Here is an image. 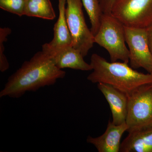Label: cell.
<instances>
[{"label":"cell","instance_id":"e0dca14e","mask_svg":"<svg viewBox=\"0 0 152 152\" xmlns=\"http://www.w3.org/2000/svg\"><path fill=\"white\" fill-rule=\"evenodd\" d=\"M102 12L104 14L111 13L112 10L116 0H99Z\"/></svg>","mask_w":152,"mask_h":152},{"label":"cell","instance_id":"52a82bcc","mask_svg":"<svg viewBox=\"0 0 152 152\" xmlns=\"http://www.w3.org/2000/svg\"><path fill=\"white\" fill-rule=\"evenodd\" d=\"M124 27L131 67L134 69L142 68L148 73H152V55L148 43L146 29Z\"/></svg>","mask_w":152,"mask_h":152},{"label":"cell","instance_id":"5bb4252c","mask_svg":"<svg viewBox=\"0 0 152 152\" xmlns=\"http://www.w3.org/2000/svg\"><path fill=\"white\" fill-rule=\"evenodd\" d=\"M82 4L89 18L91 30L94 36L96 35L100 26L103 13L99 0H82Z\"/></svg>","mask_w":152,"mask_h":152},{"label":"cell","instance_id":"2e32d148","mask_svg":"<svg viewBox=\"0 0 152 152\" xmlns=\"http://www.w3.org/2000/svg\"><path fill=\"white\" fill-rule=\"evenodd\" d=\"M11 33L12 30L10 28H0V71L2 72H6L10 68V64L4 53L5 48L4 43Z\"/></svg>","mask_w":152,"mask_h":152},{"label":"cell","instance_id":"9c48e42d","mask_svg":"<svg viewBox=\"0 0 152 152\" xmlns=\"http://www.w3.org/2000/svg\"><path fill=\"white\" fill-rule=\"evenodd\" d=\"M128 129L126 122L117 125L109 121L102 135L97 137L88 136L87 142L94 146L99 152H120L121 139Z\"/></svg>","mask_w":152,"mask_h":152},{"label":"cell","instance_id":"5b68a950","mask_svg":"<svg viewBox=\"0 0 152 152\" xmlns=\"http://www.w3.org/2000/svg\"><path fill=\"white\" fill-rule=\"evenodd\" d=\"M66 18L72 40V46L84 57L92 48L94 36L88 28L83 11L82 0H66Z\"/></svg>","mask_w":152,"mask_h":152},{"label":"cell","instance_id":"7a4b0ae2","mask_svg":"<svg viewBox=\"0 0 152 152\" xmlns=\"http://www.w3.org/2000/svg\"><path fill=\"white\" fill-rule=\"evenodd\" d=\"M128 64L109 62L99 55L93 54L90 63L93 72L87 79L93 83L111 86L127 96L142 86L152 84V73L140 72Z\"/></svg>","mask_w":152,"mask_h":152},{"label":"cell","instance_id":"8992f818","mask_svg":"<svg viewBox=\"0 0 152 152\" xmlns=\"http://www.w3.org/2000/svg\"><path fill=\"white\" fill-rule=\"evenodd\" d=\"M111 14L124 26L146 28L152 24V0H116Z\"/></svg>","mask_w":152,"mask_h":152},{"label":"cell","instance_id":"6da1fadb","mask_svg":"<svg viewBox=\"0 0 152 152\" xmlns=\"http://www.w3.org/2000/svg\"><path fill=\"white\" fill-rule=\"evenodd\" d=\"M66 75L42 51L38 52L9 77L0 92V98L18 99L27 92L37 91L43 87L55 85Z\"/></svg>","mask_w":152,"mask_h":152},{"label":"cell","instance_id":"8fae6325","mask_svg":"<svg viewBox=\"0 0 152 152\" xmlns=\"http://www.w3.org/2000/svg\"><path fill=\"white\" fill-rule=\"evenodd\" d=\"M120 152H152V126L129 132L121 143Z\"/></svg>","mask_w":152,"mask_h":152},{"label":"cell","instance_id":"30bf717a","mask_svg":"<svg viewBox=\"0 0 152 152\" xmlns=\"http://www.w3.org/2000/svg\"><path fill=\"white\" fill-rule=\"evenodd\" d=\"M97 87L110 105L113 116L112 122L117 125L126 122L127 113V95L107 84L99 83Z\"/></svg>","mask_w":152,"mask_h":152},{"label":"cell","instance_id":"ac0fdd59","mask_svg":"<svg viewBox=\"0 0 152 152\" xmlns=\"http://www.w3.org/2000/svg\"><path fill=\"white\" fill-rule=\"evenodd\" d=\"M146 29L148 43L150 51L152 55V24L147 27Z\"/></svg>","mask_w":152,"mask_h":152},{"label":"cell","instance_id":"3957f363","mask_svg":"<svg viewBox=\"0 0 152 152\" xmlns=\"http://www.w3.org/2000/svg\"><path fill=\"white\" fill-rule=\"evenodd\" d=\"M94 42L108 52L111 61H129L124 26L111 13L102 15L100 26L94 35Z\"/></svg>","mask_w":152,"mask_h":152},{"label":"cell","instance_id":"ba28073f","mask_svg":"<svg viewBox=\"0 0 152 152\" xmlns=\"http://www.w3.org/2000/svg\"><path fill=\"white\" fill-rule=\"evenodd\" d=\"M42 51L61 69L69 68L79 70H92L91 66L85 61L81 53L72 45L53 49L45 44L42 46Z\"/></svg>","mask_w":152,"mask_h":152},{"label":"cell","instance_id":"7c38bea8","mask_svg":"<svg viewBox=\"0 0 152 152\" xmlns=\"http://www.w3.org/2000/svg\"><path fill=\"white\" fill-rule=\"evenodd\" d=\"M66 0H58L59 17L54 27V37L48 43L50 48L58 49L72 45V40L66 20Z\"/></svg>","mask_w":152,"mask_h":152},{"label":"cell","instance_id":"277c9868","mask_svg":"<svg viewBox=\"0 0 152 152\" xmlns=\"http://www.w3.org/2000/svg\"><path fill=\"white\" fill-rule=\"evenodd\" d=\"M128 96L127 132L152 126V84L144 85Z\"/></svg>","mask_w":152,"mask_h":152},{"label":"cell","instance_id":"9a60e30c","mask_svg":"<svg viewBox=\"0 0 152 152\" xmlns=\"http://www.w3.org/2000/svg\"><path fill=\"white\" fill-rule=\"evenodd\" d=\"M26 0H0V8L4 10L17 15H25Z\"/></svg>","mask_w":152,"mask_h":152},{"label":"cell","instance_id":"4fadbf2b","mask_svg":"<svg viewBox=\"0 0 152 152\" xmlns=\"http://www.w3.org/2000/svg\"><path fill=\"white\" fill-rule=\"evenodd\" d=\"M25 15L48 20L56 16L50 0H26Z\"/></svg>","mask_w":152,"mask_h":152}]
</instances>
